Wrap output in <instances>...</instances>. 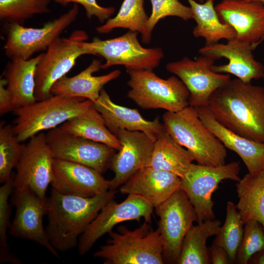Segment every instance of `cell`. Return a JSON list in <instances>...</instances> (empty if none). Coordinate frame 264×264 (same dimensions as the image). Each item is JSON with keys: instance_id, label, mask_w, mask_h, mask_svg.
Segmentation results:
<instances>
[{"instance_id": "83f0119b", "label": "cell", "mask_w": 264, "mask_h": 264, "mask_svg": "<svg viewBox=\"0 0 264 264\" xmlns=\"http://www.w3.org/2000/svg\"><path fill=\"white\" fill-rule=\"evenodd\" d=\"M239 200L236 204L243 224L254 220L264 228V172L246 174L236 184Z\"/></svg>"}, {"instance_id": "ba28073f", "label": "cell", "mask_w": 264, "mask_h": 264, "mask_svg": "<svg viewBox=\"0 0 264 264\" xmlns=\"http://www.w3.org/2000/svg\"><path fill=\"white\" fill-rule=\"evenodd\" d=\"M239 163L231 162L219 166L191 164L181 178L180 189L188 196L197 215L198 223L215 219L213 193L224 180L239 181Z\"/></svg>"}, {"instance_id": "8d00e7d4", "label": "cell", "mask_w": 264, "mask_h": 264, "mask_svg": "<svg viewBox=\"0 0 264 264\" xmlns=\"http://www.w3.org/2000/svg\"><path fill=\"white\" fill-rule=\"evenodd\" d=\"M152 10L149 17L147 31L151 39L153 30L157 22L168 16L180 18L184 21L193 19V13L190 6H186L178 0H150Z\"/></svg>"}, {"instance_id": "44dd1931", "label": "cell", "mask_w": 264, "mask_h": 264, "mask_svg": "<svg viewBox=\"0 0 264 264\" xmlns=\"http://www.w3.org/2000/svg\"><path fill=\"white\" fill-rule=\"evenodd\" d=\"M93 104L102 116L108 129L115 136L121 129L140 131L154 142L165 131L158 117L153 120L145 119L137 110L114 103L104 88Z\"/></svg>"}, {"instance_id": "f1b7e54d", "label": "cell", "mask_w": 264, "mask_h": 264, "mask_svg": "<svg viewBox=\"0 0 264 264\" xmlns=\"http://www.w3.org/2000/svg\"><path fill=\"white\" fill-rule=\"evenodd\" d=\"M60 128L67 132L106 144L116 151L121 147L118 138L108 129L93 104L84 113L64 122Z\"/></svg>"}, {"instance_id": "74e56055", "label": "cell", "mask_w": 264, "mask_h": 264, "mask_svg": "<svg viewBox=\"0 0 264 264\" xmlns=\"http://www.w3.org/2000/svg\"><path fill=\"white\" fill-rule=\"evenodd\" d=\"M63 6L69 3L81 4L85 9L88 18L96 17L101 23H105L114 13L115 9L112 7H103L100 5L96 0H54Z\"/></svg>"}, {"instance_id": "60d3db41", "label": "cell", "mask_w": 264, "mask_h": 264, "mask_svg": "<svg viewBox=\"0 0 264 264\" xmlns=\"http://www.w3.org/2000/svg\"><path fill=\"white\" fill-rule=\"evenodd\" d=\"M248 264H264V248L255 254L249 260Z\"/></svg>"}, {"instance_id": "30bf717a", "label": "cell", "mask_w": 264, "mask_h": 264, "mask_svg": "<svg viewBox=\"0 0 264 264\" xmlns=\"http://www.w3.org/2000/svg\"><path fill=\"white\" fill-rule=\"evenodd\" d=\"M77 4L57 18L39 28L27 27L18 23H7L3 50L7 57L29 59L36 53L46 50L77 19Z\"/></svg>"}, {"instance_id": "52a82bcc", "label": "cell", "mask_w": 264, "mask_h": 264, "mask_svg": "<svg viewBox=\"0 0 264 264\" xmlns=\"http://www.w3.org/2000/svg\"><path fill=\"white\" fill-rule=\"evenodd\" d=\"M138 34L129 30L118 37L104 40L95 38L91 42L80 41L79 44L90 55H99L105 60L102 69L124 66L126 69L153 70L164 57L163 50L159 47H144L138 41Z\"/></svg>"}, {"instance_id": "ffe728a7", "label": "cell", "mask_w": 264, "mask_h": 264, "mask_svg": "<svg viewBox=\"0 0 264 264\" xmlns=\"http://www.w3.org/2000/svg\"><path fill=\"white\" fill-rule=\"evenodd\" d=\"M116 136L121 147L114 154L110 162V168L114 174L110 180V190H116L147 165L154 144L146 134L140 131L121 129Z\"/></svg>"}, {"instance_id": "603a6c76", "label": "cell", "mask_w": 264, "mask_h": 264, "mask_svg": "<svg viewBox=\"0 0 264 264\" xmlns=\"http://www.w3.org/2000/svg\"><path fill=\"white\" fill-rule=\"evenodd\" d=\"M202 122L222 142L241 158L251 175L264 172V143L253 141L228 130L214 117L208 107L195 108Z\"/></svg>"}, {"instance_id": "4fadbf2b", "label": "cell", "mask_w": 264, "mask_h": 264, "mask_svg": "<svg viewBox=\"0 0 264 264\" xmlns=\"http://www.w3.org/2000/svg\"><path fill=\"white\" fill-rule=\"evenodd\" d=\"M54 159L43 132L30 138L15 167L14 189L28 187L41 198H46V190L52 180Z\"/></svg>"}, {"instance_id": "f546056e", "label": "cell", "mask_w": 264, "mask_h": 264, "mask_svg": "<svg viewBox=\"0 0 264 264\" xmlns=\"http://www.w3.org/2000/svg\"><path fill=\"white\" fill-rule=\"evenodd\" d=\"M221 222L215 219L193 225L184 238L176 264H210L206 241L218 234Z\"/></svg>"}, {"instance_id": "9a60e30c", "label": "cell", "mask_w": 264, "mask_h": 264, "mask_svg": "<svg viewBox=\"0 0 264 264\" xmlns=\"http://www.w3.org/2000/svg\"><path fill=\"white\" fill-rule=\"evenodd\" d=\"M54 158L91 167L101 173L110 167L114 149L98 142L67 132L60 127L46 134Z\"/></svg>"}, {"instance_id": "836d02e7", "label": "cell", "mask_w": 264, "mask_h": 264, "mask_svg": "<svg viewBox=\"0 0 264 264\" xmlns=\"http://www.w3.org/2000/svg\"><path fill=\"white\" fill-rule=\"evenodd\" d=\"M10 124L0 127V182L4 183L11 177L12 172L19 161L24 144L21 143Z\"/></svg>"}, {"instance_id": "5bb4252c", "label": "cell", "mask_w": 264, "mask_h": 264, "mask_svg": "<svg viewBox=\"0 0 264 264\" xmlns=\"http://www.w3.org/2000/svg\"><path fill=\"white\" fill-rule=\"evenodd\" d=\"M215 61L201 55L194 60L185 57L167 64V70L179 78L188 89L190 106H208L212 94L231 79L230 74L212 70Z\"/></svg>"}, {"instance_id": "4dcf8cb0", "label": "cell", "mask_w": 264, "mask_h": 264, "mask_svg": "<svg viewBox=\"0 0 264 264\" xmlns=\"http://www.w3.org/2000/svg\"><path fill=\"white\" fill-rule=\"evenodd\" d=\"M144 0H124L116 15L96 28L99 34H108L115 28H122L140 33L142 42L148 44L151 39L147 31L149 16L144 7Z\"/></svg>"}, {"instance_id": "f6af8a7d", "label": "cell", "mask_w": 264, "mask_h": 264, "mask_svg": "<svg viewBox=\"0 0 264 264\" xmlns=\"http://www.w3.org/2000/svg\"></svg>"}, {"instance_id": "1f68e13d", "label": "cell", "mask_w": 264, "mask_h": 264, "mask_svg": "<svg viewBox=\"0 0 264 264\" xmlns=\"http://www.w3.org/2000/svg\"><path fill=\"white\" fill-rule=\"evenodd\" d=\"M226 211L224 223L220 227L213 242L224 248L228 253L230 264H234L242 238L244 224L236 204L231 201H227Z\"/></svg>"}, {"instance_id": "7c38bea8", "label": "cell", "mask_w": 264, "mask_h": 264, "mask_svg": "<svg viewBox=\"0 0 264 264\" xmlns=\"http://www.w3.org/2000/svg\"><path fill=\"white\" fill-rule=\"evenodd\" d=\"M154 208L148 201L134 195H128L120 203L113 199L108 202L80 236L78 244L79 254L85 255L99 239L120 223L129 220L140 222L144 219L151 223Z\"/></svg>"}, {"instance_id": "b9f144b4", "label": "cell", "mask_w": 264, "mask_h": 264, "mask_svg": "<svg viewBox=\"0 0 264 264\" xmlns=\"http://www.w3.org/2000/svg\"><path fill=\"white\" fill-rule=\"evenodd\" d=\"M252 0L259 1L263 3V4H264V0Z\"/></svg>"}, {"instance_id": "7bdbcfd3", "label": "cell", "mask_w": 264, "mask_h": 264, "mask_svg": "<svg viewBox=\"0 0 264 264\" xmlns=\"http://www.w3.org/2000/svg\"><path fill=\"white\" fill-rule=\"evenodd\" d=\"M203 0H199V1H200V2H202Z\"/></svg>"}, {"instance_id": "6da1fadb", "label": "cell", "mask_w": 264, "mask_h": 264, "mask_svg": "<svg viewBox=\"0 0 264 264\" xmlns=\"http://www.w3.org/2000/svg\"><path fill=\"white\" fill-rule=\"evenodd\" d=\"M208 108L222 125L264 143V87L230 79L211 96Z\"/></svg>"}, {"instance_id": "8992f818", "label": "cell", "mask_w": 264, "mask_h": 264, "mask_svg": "<svg viewBox=\"0 0 264 264\" xmlns=\"http://www.w3.org/2000/svg\"><path fill=\"white\" fill-rule=\"evenodd\" d=\"M126 72L130 88L127 96L141 108L176 112L189 105V92L176 75L164 79L153 70L126 69Z\"/></svg>"}, {"instance_id": "3957f363", "label": "cell", "mask_w": 264, "mask_h": 264, "mask_svg": "<svg viewBox=\"0 0 264 264\" xmlns=\"http://www.w3.org/2000/svg\"><path fill=\"white\" fill-rule=\"evenodd\" d=\"M166 132L185 148L198 164L219 166L226 164V148L205 126L196 109L189 105L162 115Z\"/></svg>"}, {"instance_id": "ee69618b", "label": "cell", "mask_w": 264, "mask_h": 264, "mask_svg": "<svg viewBox=\"0 0 264 264\" xmlns=\"http://www.w3.org/2000/svg\"><path fill=\"white\" fill-rule=\"evenodd\" d=\"M263 79L264 80V77Z\"/></svg>"}, {"instance_id": "484cf974", "label": "cell", "mask_w": 264, "mask_h": 264, "mask_svg": "<svg viewBox=\"0 0 264 264\" xmlns=\"http://www.w3.org/2000/svg\"><path fill=\"white\" fill-rule=\"evenodd\" d=\"M193 161L191 154L165 131L154 142L146 166L169 172L181 178Z\"/></svg>"}, {"instance_id": "9c48e42d", "label": "cell", "mask_w": 264, "mask_h": 264, "mask_svg": "<svg viewBox=\"0 0 264 264\" xmlns=\"http://www.w3.org/2000/svg\"><path fill=\"white\" fill-rule=\"evenodd\" d=\"M88 36L83 30L74 31L68 38L59 37L43 53L36 70L35 95L37 101L51 95L54 84L73 67L82 55L90 54L82 48L79 42L86 41Z\"/></svg>"}, {"instance_id": "ab89813d", "label": "cell", "mask_w": 264, "mask_h": 264, "mask_svg": "<svg viewBox=\"0 0 264 264\" xmlns=\"http://www.w3.org/2000/svg\"><path fill=\"white\" fill-rule=\"evenodd\" d=\"M208 252L210 264H230L228 253L222 247L213 242L208 249Z\"/></svg>"}, {"instance_id": "d590c367", "label": "cell", "mask_w": 264, "mask_h": 264, "mask_svg": "<svg viewBox=\"0 0 264 264\" xmlns=\"http://www.w3.org/2000/svg\"><path fill=\"white\" fill-rule=\"evenodd\" d=\"M264 248V228L258 221L251 220L245 224L243 234L238 248L235 263L247 264L251 258Z\"/></svg>"}, {"instance_id": "d6986e66", "label": "cell", "mask_w": 264, "mask_h": 264, "mask_svg": "<svg viewBox=\"0 0 264 264\" xmlns=\"http://www.w3.org/2000/svg\"><path fill=\"white\" fill-rule=\"evenodd\" d=\"M51 185L62 194L89 198L109 190L111 182L91 167L54 158Z\"/></svg>"}, {"instance_id": "7a4b0ae2", "label": "cell", "mask_w": 264, "mask_h": 264, "mask_svg": "<svg viewBox=\"0 0 264 264\" xmlns=\"http://www.w3.org/2000/svg\"><path fill=\"white\" fill-rule=\"evenodd\" d=\"M116 190L85 198L64 195L51 189L47 198L48 224L46 231L57 251L78 246L79 239L108 202L114 199Z\"/></svg>"}, {"instance_id": "d6a6232c", "label": "cell", "mask_w": 264, "mask_h": 264, "mask_svg": "<svg viewBox=\"0 0 264 264\" xmlns=\"http://www.w3.org/2000/svg\"><path fill=\"white\" fill-rule=\"evenodd\" d=\"M51 0H0V19L7 23L22 24L35 15L50 12Z\"/></svg>"}, {"instance_id": "d4e9b609", "label": "cell", "mask_w": 264, "mask_h": 264, "mask_svg": "<svg viewBox=\"0 0 264 264\" xmlns=\"http://www.w3.org/2000/svg\"><path fill=\"white\" fill-rule=\"evenodd\" d=\"M43 53L26 60L11 59L4 72L7 88L11 93L15 109L37 101L35 97V74Z\"/></svg>"}, {"instance_id": "2e32d148", "label": "cell", "mask_w": 264, "mask_h": 264, "mask_svg": "<svg viewBox=\"0 0 264 264\" xmlns=\"http://www.w3.org/2000/svg\"><path fill=\"white\" fill-rule=\"evenodd\" d=\"M11 196V203L15 207L16 212L10 225V235L33 241L59 258L58 251L51 244L43 225V217L46 215L47 198H41L28 187L14 189Z\"/></svg>"}, {"instance_id": "7402d4cb", "label": "cell", "mask_w": 264, "mask_h": 264, "mask_svg": "<svg viewBox=\"0 0 264 264\" xmlns=\"http://www.w3.org/2000/svg\"><path fill=\"white\" fill-rule=\"evenodd\" d=\"M181 178L163 170L145 166L140 169L120 186L123 194L140 196L154 207L180 189Z\"/></svg>"}, {"instance_id": "e0dca14e", "label": "cell", "mask_w": 264, "mask_h": 264, "mask_svg": "<svg viewBox=\"0 0 264 264\" xmlns=\"http://www.w3.org/2000/svg\"><path fill=\"white\" fill-rule=\"evenodd\" d=\"M220 20L235 30V39L254 49L264 40V4L252 0H222L215 6Z\"/></svg>"}, {"instance_id": "4316f807", "label": "cell", "mask_w": 264, "mask_h": 264, "mask_svg": "<svg viewBox=\"0 0 264 264\" xmlns=\"http://www.w3.org/2000/svg\"><path fill=\"white\" fill-rule=\"evenodd\" d=\"M187 0L192 11L193 19L197 23L193 31L196 38H204L205 45L217 43L221 39L228 41L235 38L236 33L233 28L220 20L214 0H206L203 3Z\"/></svg>"}, {"instance_id": "e575fe53", "label": "cell", "mask_w": 264, "mask_h": 264, "mask_svg": "<svg viewBox=\"0 0 264 264\" xmlns=\"http://www.w3.org/2000/svg\"><path fill=\"white\" fill-rule=\"evenodd\" d=\"M13 176L0 187V263L20 264L21 262L10 251L7 243L10 228V207L9 198L14 189Z\"/></svg>"}, {"instance_id": "8fae6325", "label": "cell", "mask_w": 264, "mask_h": 264, "mask_svg": "<svg viewBox=\"0 0 264 264\" xmlns=\"http://www.w3.org/2000/svg\"><path fill=\"white\" fill-rule=\"evenodd\" d=\"M159 217L158 229L163 242L164 264H176L185 236L195 221L197 215L186 193L181 189L154 207Z\"/></svg>"}, {"instance_id": "5b68a950", "label": "cell", "mask_w": 264, "mask_h": 264, "mask_svg": "<svg viewBox=\"0 0 264 264\" xmlns=\"http://www.w3.org/2000/svg\"><path fill=\"white\" fill-rule=\"evenodd\" d=\"M92 104L91 101L83 98L52 95L15 109L14 132L19 141L24 142L82 114Z\"/></svg>"}, {"instance_id": "277c9868", "label": "cell", "mask_w": 264, "mask_h": 264, "mask_svg": "<svg viewBox=\"0 0 264 264\" xmlns=\"http://www.w3.org/2000/svg\"><path fill=\"white\" fill-rule=\"evenodd\" d=\"M144 221L131 230L122 225L108 234L107 243L94 253L104 264H163V242L159 229Z\"/></svg>"}, {"instance_id": "f35d334b", "label": "cell", "mask_w": 264, "mask_h": 264, "mask_svg": "<svg viewBox=\"0 0 264 264\" xmlns=\"http://www.w3.org/2000/svg\"><path fill=\"white\" fill-rule=\"evenodd\" d=\"M6 81L5 79H0V114L1 116L15 110L12 96L7 87H6Z\"/></svg>"}, {"instance_id": "ac0fdd59", "label": "cell", "mask_w": 264, "mask_h": 264, "mask_svg": "<svg viewBox=\"0 0 264 264\" xmlns=\"http://www.w3.org/2000/svg\"><path fill=\"white\" fill-rule=\"evenodd\" d=\"M253 50L251 45L234 39L226 44L205 45L198 52L215 60L222 57L228 60L226 64L214 65L211 68L214 72L232 74L243 82L251 83L264 77V66L255 59Z\"/></svg>"}, {"instance_id": "cb8c5ba5", "label": "cell", "mask_w": 264, "mask_h": 264, "mask_svg": "<svg viewBox=\"0 0 264 264\" xmlns=\"http://www.w3.org/2000/svg\"><path fill=\"white\" fill-rule=\"evenodd\" d=\"M102 62L93 60L90 64L80 73L71 77L64 76L52 86V95L70 97H81L94 102L99 97L104 86L117 78L121 71L116 69L101 75L93 74L101 69Z\"/></svg>"}]
</instances>
